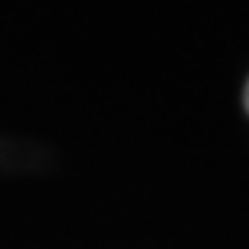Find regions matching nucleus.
Masks as SVG:
<instances>
[{
	"label": "nucleus",
	"mask_w": 249,
	"mask_h": 249,
	"mask_svg": "<svg viewBox=\"0 0 249 249\" xmlns=\"http://www.w3.org/2000/svg\"><path fill=\"white\" fill-rule=\"evenodd\" d=\"M242 99H245V111L249 113V81H247V86H245V97Z\"/></svg>",
	"instance_id": "f257e3e1"
}]
</instances>
